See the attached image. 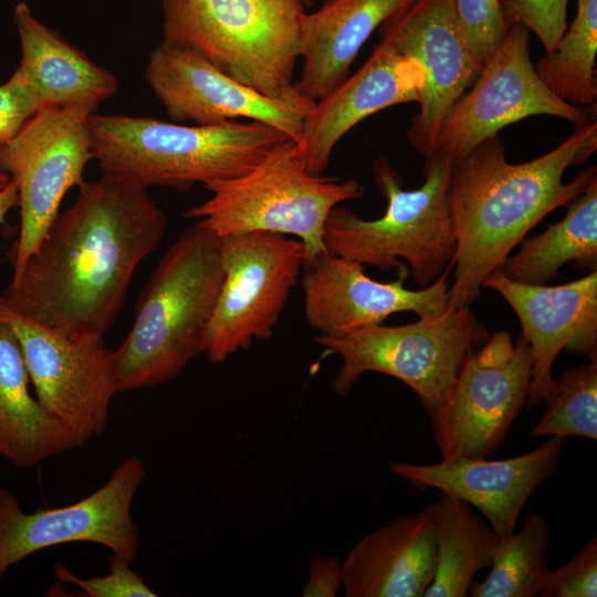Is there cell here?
I'll list each match as a JSON object with an SVG mask.
<instances>
[{"instance_id": "obj_1", "label": "cell", "mask_w": 597, "mask_h": 597, "mask_svg": "<svg viewBox=\"0 0 597 597\" xmlns=\"http://www.w3.org/2000/svg\"><path fill=\"white\" fill-rule=\"evenodd\" d=\"M166 228V216L146 188L104 174L84 181L0 304L67 335L103 336Z\"/></svg>"}, {"instance_id": "obj_2", "label": "cell", "mask_w": 597, "mask_h": 597, "mask_svg": "<svg viewBox=\"0 0 597 597\" xmlns=\"http://www.w3.org/2000/svg\"><path fill=\"white\" fill-rule=\"evenodd\" d=\"M597 148V122L575 127L557 147L532 160L507 161L494 135L452 161L450 203L455 252L449 307L470 306L481 297L484 279L548 213L568 206L597 178L589 166L570 181L568 167L586 161Z\"/></svg>"}, {"instance_id": "obj_3", "label": "cell", "mask_w": 597, "mask_h": 597, "mask_svg": "<svg viewBox=\"0 0 597 597\" xmlns=\"http://www.w3.org/2000/svg\"><path fill=\"white\" fill-rule=\"evenodd\" d=\"M223 277L221 238L197 222L185 229L146 284L130 331L112 350L117 392L171 380L205 354Z\"/></svg>"}, {"instance_id": "obj_4", "label": "cell", "mask_w": 597, "mask_h": 597, "mask_svg": "<svg viewBox=\"0 0 597 597\" xmlns=\"http://www.w3.org/2000/svg\"><path fill=\"white\" fill-rule=\"evenodd\" d=\"M87 125L93 159L102 172L146 189L185 191L196 184L239 177L290 139L254 121L188 126L94 112Z\"/></svg>"}, {"instance_id": "obj_5", "label": "cell", "mask_w": 597, "mask_h": 597, "mask_svg": "<svg viewBox=\"0 0 597 597\" xmlns=\"http://www.w3.org/2000/svg\"><path fill=\"white\" fill-rule=\"evenodd\" d=\"M451 167L449 157L433 151L426 157L422 185L408 190L387 159H375L374 180L387 200L385 213L366 220L341 205L334 207L324 227L326 250L383 271L410 272L419 286H429L455 252Z\"/></svg>"}, {"instance_id": "obj_6", "label": "cell", "mask_w": 597, "mask_h": 597, "mask_svg": "<svg viewBox=\"0 0 597 597\" xmlns=\"http://www.w3.org/2000/svg\"><path fill=\"white\" fill-rule=\"evenodd\" d=\"M203 187L211 196L186 210V217L220 238L251 231L296 237L305 261L326 251L324 227L333 208L364 195L355 179L311 174L302 146L292 138L249 172Z\"/></svg>"}, {"instance_id": "obj_7", "label": "cell", "mask_w": 597, "mask_h": 597, "mask_svg": "<svg viewBox=\"0 0 597 597\" xmlns=\"http://www.w3.org/2000/svg\"><path fill=\"white\" fill-rule=\"evenodd\" d=\"M163 43L272 97L294 87L302 0H161Z\"/></svg>"}, {"instance_id": "obj_8", "label": "cell", "mask_w": 597, "mask_h": 597, "mask_svg": "<svg viewBox=\"0 0 597 597\" xmlns=\"http://www.w3.org/2000/svg\"><path fill=\"white\" fill-rule=\"evenodd\" d=\"M490 337L470 306L404 325H376L343 336L316 335L314 342L343 364L333 380L339 397L367 371L404 381L432 415L446 399L464 359Z\"/></svg>"}, {"instance_id": "obj_9", "label": "cell", "mask_w": 597, "mask_h": 597, "mask_svg": "<svg viewBox=\"0 0 597 597\" xmlns=\"http://www.w3.org/2000/svg\"><path fill=\"white\" fill-rule=\"evenodd\" d=\"M96 106L42 107L11 140L0 145V170L18 190L20 230L9 253L15 277L39 249L65 193L80 187L93 159L88 116Z\"/></svg>"}, {"instance_id": "obj_10", "label": "cell", "mask_w": 597, "mask_h": 597, "mask_svg": "<svg viewBox=\"0 0 597 597\" xmlns=\"http://www.w3.org/2000/svg\"><path fill=\"white\" fill-rule=\"evenodd\" d=\"M532 350L499 331L464 359L446 399L430 415L441 459L488 458L505 440L526 404Z\"/></svg>"}, {"instance_id": "obj_11", "label": "cell", "mask_w": 597, "mask_h": 597, "mask_svg": "<svg viewBox=\"0 0 597 597\" xmlns=\"http://www.w3.org/2000/svg\"><path fill=\"white\" fill-rule=\"evenodd\" d=\"M221 254L224 277L205 344L212 364L273 336L305 261L301 240L265 231L222 237Z\"/></svg>"}, {"instance_id": "obj_12", "label": "cell", "mask_w": 597, "mask_h": 597, "mask_svg": "<svg viewBox=\"0 0 597 597\" xmlns=\"http://www.w3.org/2000/svg\"><path fill=\"white\" fill-rule=\"evenodd\" d=\"M0 316L19 342L36 399L75 448L101 436L117 394L112 350L103 336L67 335L1 304Z\"/></svg>"}, {"instance_id": "obj_13", "label": "cell", "mask_w": 597, "mask_h": 597, "mask_svg": "<svg viewBox=\"0 0 597 597\" xmlns=\"http://www.w3.org/2000/svg\"><path fill=\"white\" fill-rule=\"evenodd\" d=\"M528 34L525 25L509 24L475 82L447 114L434 151L454 161L507 125L533 115L559 117L575 127L596 119V106L569 104L542 81L531 61Z\"/></svg>"}, {"instance_id": "obj_14", "label": "cell", "mask_w": 597, "mask_h": 597, "mask_svg": "<svg viewBox=\"0 0 597 597\" xmlns=\"http://www.w3.org/2000/svg\"><path fill=\"white\" fill-rule=\"evenodd\" d=\"M146 474L139 457L123 460L108 481L65 506L24 512L18 498L0 488V580L30 555L52 546L90 542L133 562L139 548L132 504Z\"/></svg>"}, {"instance_id": "obj_15", "label": "cell", "mask_w": 597, "mask_h": 597, "mask_svg": "<svg viewBox=\"0 0 597 597\" xmlns=\"http://www.w3.org/2000/svg\"><path fill=\"white\" fill-rule=\"evenodd\" d=\"M145 80L175 123L217 125L243 118L270 125L296 142L315 104L295 83L284 95L266 96L199 54L163 42L148 56Z\"/></svg>"}, {"instance_id": "obj_16", "label": "cell", "mask_w": 597, "mask_h": 597, "mask_svg": "<svg viewBox=\"0 0 597 597\" xmlns=\"http://www.w3.org/2000/svg\"><path fill=\"white\" fill-rule=\"evenodd\" d=\"M378 31L381 41L415 59L425 71L420 111L411 119L407 139L427 157L436 150L450 108L472 86L483 66L467 43L453 0H412Z\"/></svg>"}, {"instance_id": "obj_17", "label": "cell", "mask_w": 597, "mask_h": 597, "mask_svg": "<svg viewBox=\"0 0 597 597\" xmlns=\"http://www.w3.org/2000/svg\"><path fill=\"white\" fill-rule=\"evenodd\" d=\"M452 268L453 262L429 286L410 290L405 287L409 273L379 282L365 274L363 264L326 250L303 264L306 322L318 335L343 336L384 324L398 312H412L418 317L442 314L449 308L447 279Z\"/></svg>"}, {"instance_id": "obj_18", "label": "cell", "mask_w": 597, "mask_h": 597, "mask_svg": "<svg viewBox=\"0 0 597 597\" xmlns=\"http://www.w3.org/2000/svg\"><path fill=\"white\" fill-rule=\"evenodd\" d=\"M567 438L552 436L524 454L489 460L452 458L433 464L391 462V473L426 490L438 489L476 507L501 540L516 528L520 514L533 492L558 474Z\"/></svg>"}, {"instance_id": "obj_19", "label": "cell", "mask_w": 597, "mask_h": 597, "mask_svg": "<svg viewBox=\"0 0 597 597\" xmlns=\"http://www.w3.org/2000/svg\"><path fill=\"white\" fill-rule=\"evenodd\" d=\"M482 287L498 292L511 305L532 350L528 409L544 401L554 381L553 364L562 349L588 359L597 356V271L551 286L519 283L496 269Z\"/></svg>"}, {"instance_id": "obj_20", "label": "cell", "mask_w": 597, "mask_h": 597, "mask_svg": "<svg viewBox=\"0 0 597 597\" xmlns=\"http://www.w3.org/2000/svg\"><path fill=\"white\" fill-rule=\"evenodd\" d=\"M425 83L415 59L380 40L367 61L307 115L298 142L307 170L322 175L338 142L368 116L397 104L420 103Z\"/></svg>"}, {"instance_id": "obj_21", "label": "cell", "mask_w": 597, "mask_h": 597, "mask_svg": "<svg viewBox=\"0 0 597 597\" xmlns=\"http://www.w3.org/2000/svg\"><path fill=\"white\" fill-rule=\"evenodd\" d=\"M438 502L366 534L343 562L346 597H423L437 565Z\"/></svg>"}, {"instance_id": "obj_22", "label": "cell", "mask_w": 597, "mask_h": 597, "mask_svg": "<svg viewBox=\"0 0 597 597\" xmlns=\"http://www.w3.org/2000/svg\"><path fill=\"white\" fill-rule=\"evenodd\" d=\"M412 0H326L300 23L301 77L295 86L317 102L331 94L371 33Z\"/></svg>"}, {"instance_id": "obj_23", "label": "cell", "mask_w": 597, "mask_h": 597, "mask_svg": "<svg viewBox=\"0 0 597 597\" xmlns=\"http://www.w3.org/2000/svg\"><path fill=\"white\" fill-rule=\"evenodd\" d=\"M21 60L18 67L42 107L97 105L118 90L116 77L41 22L25 2L14 8Z\"/></svg>"}, {"instance_id": "obj_24", "label": "cell", "mask_w": 597, "mask_h": 597, "mask_svg": "<svg viewBox=\"0 0 597 597\" xmlns=\"http://www.w3.org/2000/svg\"><path fill=\"white\" fill-rule=\"evenodd\" d=\"M19 342L0 316V457L27 469L75 448L67 431L29 391Z\"/></svg>"}, {"instance_id": "obj_25", "label": "cell", "mask_w": 597, "mask_h": 597, "mask_svg": "<svg viewBox=\"0 0 597 597\" xmlns=\"http://www.w3.org/2000/svg\"><path fill=\"white\" fill-rule=\"evenodd\" d=\"M567 207L561 221L524 238L519 252L507 256L500 268L507 279L543 285L569 262L577 269L597 271V178Z\"/></svg>"}, {"instance_id": "obj_26", "label": "cell", "mask_w": 597, "mask_h": 597, "mask_svg": "<svg viewBox=\"0 0 597 597\" xmlns=\"http://www.w3.org/2000/svg\"><path fill=\"white\" fill-rule=\"evenodd\" d=\"M500 541L470 504L442 493L436 522V573L423 597L468 596L478 572L491 566Z\"/></svg>"}, {"instance_id": "obj_27", "label": "cell", "mask_w": 597, "mask_h": 597, "mask_svg": "<svg viewBox=\"0 0 597 597\" xmlns=\"http://www.w3.org/2000/svg\"><path fill=\"white\" fill-rule=\"evenodd\" d=\"M597 0H577V12L557 45L542 55L535 70L565 102L594 107L597 101Z\"/></svg>"}, {"instance_id": "obj_28", "label": "cell", "mask_w": 597, "mask_h": 597, "mask_svg": "<svg viewBox=\"0 0 597 597\" xmlns=\"http://www.w3.org/2000/svg\"><path fill=\"white\" fill-rule=\"evenodd\" d=\"M549 522L542 513H530L520 531L501 540L491 570L482 582H473L471 597L538 596L549 568Z\"/></svg>"}, {"instance_id": "obj_29", "label": "cell", "mask_w": 597, "mask_h": 597, "mask_svg": "<svg viewBox=\"0 0 597 597\" xmlns=\"http://www.w3.org/2000/svg\"><path fill=\"white\" fill-rule=\"evenodd\" d=\"M545 411L531 431L534 437L562 436L597 439V356L588 364L564 370L554 379Z\"/></svg>"}, {"instance_id": "obj_30", "label": "cell", "mask_w": 597, "mask_h": 597, "mask_svg": "<svg viewBox=\"0 0 597 597\" xmlns=\"http://www.w3.org/2000/svg\"><path fill=\"white\" fill-rule=\"evenodd\" d=\"M453 4L467 43L483 66L509 27L501 0H453Z\"/></svg>"}, {"instance_id": "obj_31", "label": "cell", "mask_w": 597, "mask_h": 597, "mask_svg": "<svg viewBox=\"0 0 597 597\" xmlns=\"http://www.w3.org/2000/svg\"><path fill=\"white\" fill-rule=\"evenodd\" d=\"M568 0H501L507 24L517 22L534 32L546 52L564 35Z\"/></svg>"}, {"instance_id": "obj_32", "label": "cell", "mask_w": 597, "mask_h": 597, "mask_svg": "<svg viewBox=\"0 0 597 597\" xmlns=\"http://www.w3.org/2000/svg\"><path fill=\"white\" fill-rule=\"evenodd\" d=\"M541 597L597 596V537L593 536L566 564L549 569Z\"/></svg>"}, {"instance_id": "obj_33", "label": "cell", "mask_w": 597, "mask_h": 597, "mask_svg": "<svg viewBox=\"0 0 597 597\" xmlns=\"http://www.w3.org/2000/svg\"><path fill=\"white\" fill-rule=\"evenodd\" d=\"M129 564L112 554L109 572L105 576L81 578L61 564H56L54 572L60 582L76 585L88 597H156L157 594Z\"/></svg>"}, {"instance_id": "obj_34", "label": "cell", "mask_w": 597, "mask_h": 597, "mask_svg": "<svg viewBox=\"0 0 597 597\" xmlns=\"http://www.w3.org/2000/svg\"><path fill=\"white\" fill-rule=\"evenodd\" d=\"M40 108L34 90L17 67L0 85V145L13 139Z\"/></svg>"}, {"instance_id": "obj_35", "label": "cell", "mask_w": 597, "mask_h": 597, "mask_svg": "<svg viewBox=\"0 0 597 597\" xmlns=\"http://www.w3.org/2000/svg\"><path fill=\"white\" fill-rule=\"evenodd\" d=\"M343 562L336 556L314 555L308 564L304 597H335L343 583Z\"/></svg>"}, {"instance_id": "obj_36", "label": "cell", "mask_w": 597, "mask_h": 597, "mask_svg": "<svg viewBox=\"0 0 597 597\" xmlns=\"http://www.w3.org/2000/svg\"><path fill=\"white\" fill-rule=\"evenodd\" d=\"M15 205H18V190L15 184L10 180L6 187L0 189V226Z\"/></svg>"}, {"instance_id": "obj_37", "label": "cell", "mask_w": 597, "mask_h": 597, "mask_svg": "<svg viewBox=\"0 0 597 597\" xmlns=\"http://www.w3.org/2000/svg\"><path fill=\"white\" fill-rule=\"evenodd\" d=\"M10 176L0 170V189L6 187L10 182Z\"/></svg>"}, {"instance_id": "obj_38", "label": "cell", "mask_w": 597, "mask_h": 597, "mask_svg": "<svg viewBox=\"0 0 597 597\" xmlns=\"http://www.w3.org/2000/svg\"><path fill=\"white\" fill-rule=\"evenodd\" d=\"M302 2L304 3V6H306V4H308V6H310V4H311V2H312V0H302Z\"/></svg>"}]
</instances>
